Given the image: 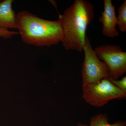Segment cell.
Returning a JSON list of instances; mask_svg holds the SVG:
<instances>
[{
  "mask_svg": "<svg viewBox=\"0 0 126 126\" xmlns=\"http://www.w3.org/2000/svg\"><path fill=\"white\" fill-rule=\"evenodd\" d=\"M104 10L99 20L102 24V33L106 37L113 38L119 36L116 27L118 25L115 6L111 0H104Z\"/></svg>",
  "mask_w": 126,
  "mask_h": 126,
  "instance_id": "8992f818",
  "label": "cell"
},
{
  "mask_svg": "<svg viewBox=\"0 0 126 126\" xmlns=\"http://www.w3.org/2000/svg\"><path fill=\"white\" fill-rule=\"evenodd\" d=\"M82 97L85 101L96 107L103 106L110 100L126 98V95L108 79L82 87Z\"/></svg>",
  "mask_w": 126,
  "mask_h": 126,
  "instance_id": "3957f363",
  "label": "cell"
},
{
  "mask_svg": "<svg viewBox=\"0 0 126 126\" xmlns=\"http://www.w3.org/2000/svg\"><path fill=\"white\" fill-rule=\"evenodd\" d=\"M94 16V6L84 0H75L63 15L59 14L63 30L61 43L65 49L82 52L87 28Z\"/></svg>",
  "mask_w": 126,
  "mask_h": 126,
  "instance_id": "6da1fadb",
  "label": "cell"
},
{
  "mask_svg": "<svg viewBox=\"0 0 126 126\" xmlns=\"http://www.w3.org/2000/svg\"><path fill=\"white\" fill-rule=\"evenodd\" d=\"M96 55L105 63L109 70L110 78L118 79L126 72V52L119 46L106 45L94 49Z\"/></svg>",
  "mask_w": 126,
  "mask_h": 126,
  "instance_id": "5b68a950",
  "label": "cell"
},
{
  "mask_svg": "<svg viewBox=\"0 0 126 126\" xmlns=\"http://www.w3.org/2000/svg\"><path fill=\"white\" fill-rule=\"evenodd\" d=\"M108 121V117L106 114H98L91 118L89 126L79 123L77 126H126V123L125 121H119L114 124H110Z\"/></svg>",
  "mask_w": 126,
  "mask_h": 126,
  "instance_id": "ba28073f",
  "label": "cell"
},
{
  "mask_svg": "<svg viewBox=\"0 0 126 126\" xmlns=\"http://www.w3.org/2000/svg\"><path fill=\"white\" fill-rule=\"evenodd\" d=\"M12 0L0 1V28L17 29L16 15L12 9Z\"/></svg>",
  "mask_w": 126,
  "mask_h": 126,
  "instance_id": "52a82bcc",
  "label": "cell"
},
{
  "mask_svg": "<svg viewBox=\"0 0 126 126\" xmlns=\"http://www.w3.org/2000/svg\"><path fill=\"white\" fill-rule=\"evenodd\" d=\"M16 34H18V32L0 28V37L5 39L11 38L12 36Z\"/></svg>",
  "mask_w": 126,
  "mask_h": 126,
  "instance_id": "8fae6325",
  "label": "cell"
},
{
  "mask_svg": "<svg viewBox=\"0 0 126 126\" xmlns=\"http://www.w3.org/2000/svg\"><path fill=\"white\" fill-rule=\"evenodd\" d=\"M83 51L84 52V59L82 69V87L110 78L107 66L96 55L87 36Z\"/></svg>",
  "mask_w": 126,
  "mask_h": 126,
  "instance_id": "277c9868",
  "label": "cell"
},
{
  "mask_svg": "<svg viewBox=\"0 0 126 126\" xmlns=\"http://www.w3.org/2000/svg\"><path fill=\"white\" fill-rule=\"evenodd\" d=\"M118 15L117 17L118 27L122 32L126 31V0L118 9Z\"/></svg>",
  "mask_w": 126,
  "mask_h": 126,
  "instance_id": "9c48e42d",
  "label": "cell"
},
{
  "mask_svg": "<svg viewBox=\"0 0 126 126\" xmlns=\"http://www.w3.org/2000/svg\"><path fill=\"white\" fill-rule=\"evenodd\" d=\"M16 18L18 34L24 43L50 47L61 42L63 30L59 20L44 19L25 10L18 12Z\"/></svg>",
  "mask_w": 126,
  "mask_h": 126,
  "instance_id": "7a4b0ae2",
  "label": "cell"
},
{
  "mask_svg": "<svg viewBox=\"0 0 126 126\" xmlns=\"http://www.w3.org/2000/svg\"><path fill=\"white\" fill-rule=\"evenodd\" d=\"M108 79L113 84H114L126 95V76L123 77L120 80L114 79L110 78H108Z\"/></svg>",
  "mask_w": 126,
  "mask_h": 126,
  "instance_id": "30bf717a",
  "label": "cell"
}]
</instances>
